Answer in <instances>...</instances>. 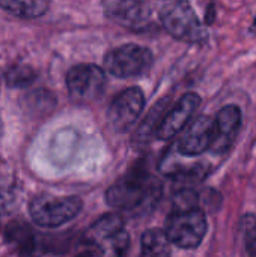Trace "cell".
Here are the masks:
<instances>
[{
    "label": "cell",
    "instance_id": "8",
    "mask_svg": "<svg viewBox=\"0 0 256 257\" xmlns=\"http://www.w3.org/2000/svg\"><path fill=\"white\" fill-rule=\"evenodd\" d=\"M145 107V95L139 87H130L121 92L109 107V122L119 131H128Z\"/></svg>",
    "mask_w": 256,
    "mask_h": 257
},
{
    "label": "cell",
    "instance_id": "19",
    "mask_svg": "<svg viewBox=\"0 0 256 257\" xmlns=\"http://www.w3.org/2000/svg\"><path fill=\"white\" fill-rule=\"evenodd\" d=\"M2 131H3V123H2V117H0V137H2Z\"/></svg>",
    "mask_w": 256,
    "mask_h": 257
},
{
    "label": "cell",
    "instance_id": "7",
    "mask_svg": "<svg viewBox=\"0 0 256 257\" xmlns=\"http://www.w3.org/2000/svg\"><path fill=\"white\" fill-rule=\"evenodd\" d=\"M106 86V74L97 65H77L66 74V87L74 99L91 101L101 95Z\"/></svg>",
    "mask_w": 256,
    "mask_h": 257
},
{
    "label": "cell",
    "instance_id": "12",
    "mask_svg": "<svg viewBox=\"0 0 256 257\" xmlns=\"http://www.w3.org/2000/svg\"><path fill=\"white\" fill-rule=\"evenodd\" d=\"M214 123H216V136L211 149L216 152H223L231 146L240 130L241 110L234 104L225 105L223 108L219 110Z\"/></svg>",
    "mask_w": 256,
    "mask_h": 257
},
{
    "label": "cell",
    "instance_id": "17",
    "mask_svg": "<svg viewBox=\"0 0 256 257\" xmlns=\"http://www.w3.org/2000/svg\"><path fill=\"white\" fill-rule=\"evenodd\" d=\"M167 102H169V99L164 98V99H161L158 104L154 105V108L151 110V113L148 114V117L145 119V122L142 123V126H140V130H139V137H140V136H142V137H146V136H149L151 133H155V131H157L158 123L161 122V119H163V116H164V113H166L164 108H166Z\"/></svg>",
    "mask_w": 256,
    "mask_h": 257
},
{
    "label": "cell",
    "instance_id": "1",
    "mask_svg": "<svg viewBox=\"0 0 256 257\" xmlns=\"http://www.w3.org/2000/svg\"><path fill=\"white\" fill-rule=\"evenodd\" d=\"M160 197V184L148 173L146 169L134 167L106 193L107 205L115 209L133 211L155 202Z\"/></svg>",
    "mask_w": 256,
    "mask_h": 257
},
{
    "label": "cell",
    "instance_id": "3",
    "mask_svg": "<svg viewBox=\"0 0 256 257\" xmlns=\"http://www.w3.org/2000/svg\"><path fill=\"white\" fill-rule=\"evenodd\" d=\"M157 11L163 27L175 39L187 44L207 41L208 32L189 0H158Z\"/></svg>",
    "mask_w": 256,
    "mask_h": 257
},
{
    "label": "cell",
    "instance_id": "2",
    "mask_svg": "<svg viewBox=\"0 0 256 257\" xmlns=\"http://www.w3.org/2000/svg\"><path fill=\"white\" fill-rule=\"evenodd\" d=\"M83 242L89 257H122L130 238L121 215L106 214L86 230Z\"/></svg>",
    "mask_w": 256,
    "mask_h": 257
},
{
    "label": "cell",
    "instance_id": "11",
    "mask_svg": "<svg viewBox=\"0 0 256 257\" xmlns=\"http://www.w3.org/2000/svg\"><path fill=\"white\" fill-rule=\"evenodd\" d=\"M106 14L121 26L131 30L145 29L149 21V9L142 0H104Z\"/></svg>",
    "mask_w": 256,
    "mask_h": 257
},
{
    "label": "cell",
    "instance_id": "20",
    "mask_svg": "<svg viewBox=\"0 0 256 257\" xmlns=\"http://www.w3.org/2000/svg\"><path fill=\"white\" fill-rule=\"evenodd\" d=\"M78 257H89V254H88V253H84V254H81V256H78Z\"/></svg>",
    "mask_w": 256,
    "mask_h": 257
},
{
    "label": "cell",
    "instance_id": "5",
    "mask_svg": "<svg viewBox=\"0 0 256 257\" xmlns=\"http://www.w3.org/2000/svg\"><path fill=\"white\" fill-rule=\"evenodd\" d=\"M81 206V200L75 196H53L44 193L30 200L29 214L38 226L53 229L77 217Z\"/></svg>",
    "mask_w": 256,
    "mask_h": 257
},
{
    "label": "cell",
    "instance_id": "18",
    "mask_svg": "<svg viewBox=\"0 0 256 257\" xmlns=\"http://www.w3.org/2000/svg\"><path fill=\"white\" fill-rule=\"evenodd\" d=\"M244 241L249 256L256 257V218L252 215L244 223Z\"/></svg>",
    "mask_w": 256,
    "mask_h": 257
},
{
    "label": "cell",
    "instance_id": "16",
    "mask_svg": "<svg viewBox=\"0 0 256 257\" xmlns=\"http://www.w3.org/2000/svg\"><path fill=\"white\" fill-rule=\"evenodd\" d=\"M35 71L27 65H15L6 72V81L11 87H26L35 80Z\"/></svg>",
    "mask_w": 256,
    "mask_h": 257
},
{
    "label": "cell",
    "instance_id": "4",
    "mask_svg": "<svg viewBox=\"0 0 256 257\" xmlns=\"http://www.w3.org/2000/svg\"><path fill=\"white\" fill-rule=\"evenodd\" d=\"M208 224L204 211L198 205L174 206L166 223V236L170 244L180 248L198 247L205 233Z\"/></svg>",
    "mask_w": 256,
    "mask_h": 257
},
{
    "label": "cell",
    "instance_id": "13",
    "mask_svg": "<svg viewBox=\"0 0 256 257\" xmlns=\"http://www.w3.org/2000/svg\"><path fill=\"white\" fill-rule=\"evenodd\" d=\"M6 242L18 253L20 257L38 256V239L35 232L24 221H12L5 230Z\"/></svg>",
    "mask_w": 256,
    "mask_h": 257
},
{
    "label": "cell",
    "instance_id": "6",
    "mask_svg": "<svg viewBox=\"0 0 256 257\" xmlns=\"http://www.w3.org/2000/svg\"><path fill=\"white\" fill-rule=\"evenodd\" d=\"M152 53L137 44H125L106 54L104 66L107 72L118 78L137 77L148 72L152 66Z\"/></svg>",
    "mask_w": 256,
    "mask_h": 257
},
{
    "label": "cell",
    "instance_id": "10",
    "mask_svg": "<svg viewBox=\"0 0 256 257\" xmlns=\"http://www.w3.org/2000/svg\"><path fill=\"white\" fill-rule=\"evenodd\" d=\"M201 105V96L198 93H186L181 96V99L167 111L164 113L161 122L158 123V128L155 131V136L160 140H169L175 137L192 119L196 108Z\"/></svg>",
    "mask_w": 256,
    "mask_h": 257
},
{
    "label": "cell",
    "instance_id": "9",
    "mask_svg": "<svg viewBox=\"0 0 256 257\" xmlns=\"http://www.w3.org/2000/svg\"><path fill=\"white\" fill-rule=\"evenodd\" d=\"M216 136V123L210 116L196 117L178 142V151L186 157H196L211 149Z\"/></svg>",
    "mask_w": 256,
    "mask_h": 257
},
{
    "label": "cell",
    "instance_id": "15",
    "mask_svg": "<svg viewBox=\"0 0 256 257\" xmlns=\"http://www.w3.org/2000/svg\"><path fill=\"white\" fill-rule=\"evenodd\" d=\"M50 0H0V8L20 18H38L47 12Z\"/></svg>",
    "mask_w": 256,
    "mask_h": 257
},
{
    "label": "cell",
    "instance_id": "21",
    "mask_svg": "<svg viewBox=\"0 0 256 257\" xmlns=\"http://www.w3.org/2000/svg\"><path fill=\"white\" fill-rule=\"evenodd\" d=\"M253 29L256 30V18H255V23H253Z\"/></svg>",
    "mask_w": 256,
    "mask_h": 257
},
{
    "label": "cell",
    "instance_id": "14",
    "mask_svg": "<svg viewBox=\"0 0 256 257\" xmlns=\"http://www.w3.org/2000/svg\"><path fill=\"white\" fill-rule=\"evenodd\" d=\"M140 257H170V241L164 230L151 229L142 235Z\"/></svg>",
    "mask_w": 256,
    "mask_h": 257
}]
</instances>
